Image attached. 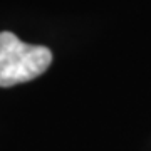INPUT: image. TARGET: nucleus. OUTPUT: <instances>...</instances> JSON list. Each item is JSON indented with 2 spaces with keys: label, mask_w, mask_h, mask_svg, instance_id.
I'll return each instance as SVG.
<instances>
[{
  "label": "nucleus",
  "mask_w": 151,
  "mask_h": 151,
  "mask_svg": "<svg viewBox=\"0 0 151 151\" xmlns=\"http://www.w3.org/2000/svg\"><path fill=\"white\" fill-rule=\"evenodd\" d=\"M52 62V52L44 45L24 44L12 32H0V87L32 81Z\"/></svg>",
  "instance_id": "f257e3e1"
}]
</instances>
